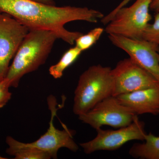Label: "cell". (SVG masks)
Wrapping results in <instances>:
<instances>
[{"instance_id":"6da1fadb","label":"cell","mask_w":159,"mask_h":159,"mask_svg":"<svg viewBox=\"0 0 159 159\" xmlns=\"http://www.w3.org/2000/svg\"><path fill=\"white\" fill-rule=\"evenodd\" d=\"M0 13L11 16L29 30L52 31L58 39L71 45L83 34L67 30L66 24L77 20L97 23L104 16L100 11L87 7H57L33 0H0Z\"/></svg>"},{"instance_id":"7a4b0ae2","label":"cell","mask_w":159,"mask_h":159,"mask_svg":"<svg viewBox=\"0 0 159 159\" xmlns=\"http://www.w3.org/2000/svg\"><path fill=\"white\" fill-rule=\"evenodd\" d=\"M57 39V34L52 31L29 30L4 79L10 87H17L24 75L36 70L45 63Z\"/></svg>"},{"instance_id":"3957f363","label":"cell","mask_w":159,"mask_h":159,"mask_svg":"<svg viewBox=\"0 0 159 159\" xmlns=\"http://www.w3.org/2000/svg\"><path fill=\"white\" fill-rule=\"evenodd\" d=\"M113 89L112 69L99 64L91 66L79 77L74 92L73 112L78 116L85 113L112 96Z\"/></svg>"},{"instance_id":"277c9868","label":"cell","mask_w":159,"mask_h":159,"mask_svg":"<svg viewBox=\"0 0 159 159\" xmlns=\"http://www.w3.org/2000/svg\"><path fill=\"white\" fill-rule=\"evenodd\" d=\"M152 0H136L132 6L110 12L100 20L107 25L104 31L132 39H142V35L152 16L149 13Z\"/></svg>"},{"instance_id":"5b68a950","label":"cell","mask_w":159,"mask_h":159,"mask_svg":"<svg viewBox=\"0 0 159 159\" xmlns=\"http://www.w3.org/2000/svg\"><path fill=\"white\" fill-rule=\"evenodd\" d=\"M138 116L128 107L121 104L116 97L103 99L85 113L78 116L80 120L96 130L103 125L115 128L130 125Z\"/></svg>"},{"instance_id":"8992f818","label":"cell","mask_w":159,"mask_h":159,"mask_svg":"<svg viewBox=\"0 0 159 159\" xmlns=\"http://www.w3.org/2000/svg\"><path fill=\"white\" fill-rule=\"evenodd\" d=\"M112 75L114 80L112 96L114 97L159 87L158 81L130 57L118 62L112 69Z\"/></svg>"},{"instance_id":"52a82bcc","label":"cell","mask_w":159,"mask_h":159,"mask_svg":"<svg viewBox=\"0 0 159 159\" xmlns=\"http://www.w3.org/2000/svg\"><path fill=\"white\" fill-rule=\"evenodd\" d=\"M145 123L136 118L130 125L116 130H97L95 139L80 145L86 154H89L98 151H114L133 140L144 141L146 134Z\"/></svg>"},{"instance_id":"ba28073f","label":"cell","mask_w":159,"mask_h":159,"mask_svg":"<svg viewBox=\"0 0 159 159\" xmlns=\"http://www.w3.org/2000/svg\"><path fill=\"white\" fill-rule=\"evenodd\" d=\"M108 37L114 46L126 52L134 62L159 82L158 45L144 39H132L115 34H108Z\"/></svg>"},{"instance_id":"9c48e42d","label":"cell","mask_w":159,"mask_h":159,"mask_svg":"<svg viewBox=\"0 0 159 159\" xmlns=\"http://www.w3.org/2000/svg\"><path fill=\"white\" fill-rule=\"evenodd\" d=\"M48 105L51 112V119L49 127L45 133L35 142L31 143H23L25 146L36 148L47 152L53 159L57 158V152L60 148H66L71 151L76 152L79 147L74 141V131L70 130L65 125L64 129L60 130L54 126V117L58 108L57 107L56 98L51 95L48 98Z\"/></svg>"},{"instance_id":"30bf717a","label":"cell","mask_w":159,"mask_h":159,"mask_svg":"<svg viewBox=\"0 0 159 159\" xmlns=\"http://www.w3.org/2000/svg\"><path fill=\"white\" fill-rule=\"evenodd\" d=\"M29 31L11 16L0 13V81L6 77L10 61Z\"/></svg>"},{"instance_id":"8fae6325","label":"cell","mask_w":159,"mask_h":159,"mask_svg":"<svg viewBox=\"0 0 159 159\" xmlns=\"http://www.w3.org/2000/svg\"><path fill=\"white\" fill-rule=\"evenodd\" d=\"M122 105L137 116L159 115V87L144 89L116 97Z\"/></svg>"},{"instance_id":"7c38bea8","label":"cell","mask_w":159,"mask_h":159,"mask_svg":"<svg viewBox=\"0 0 159 159\" xmlns=\"http://www.w3.org/2000/svg\"><path fill=\"white\" fill-rule=\"evenodd\" d=\"M6 142L8 148L6 152L13 156L15 159H49L52 158L49 154L36 148L25 146L11 136L6 138Z\"/></svg>"},{"instance_id":"4fadbf2b","label":"cell","mask_w":159,"mask_h":159,"mask_svg":"<svg viewBox=\"0 0 159 159\" xmlns=\"http://www.w3.org/2000/svg\"><path fill=\"white\" fill-rule=\"evenodd\" d=\"M145 142L134 144L129 154L135 158L159 159V137L151 133L146 134Z\"/></svg>"},{"instance_id":"5bb4252c","label":"cell","mask_w":159,"mask_h":159,"mask_svg":"<svg viewBox=\"0 0 159 159\" xmlns=\"http://www.w3.org/2000/svg\"><path fill=\"white\" fill-rule=\"evenodd\" d=\"M82 52L76 46L69 49L62 55L58 62L50 67L49 70L50 75L54 79L61 78L66 69L78 58Z\"/></svg>"},{"instance_id":"9a60e30c","label":"cell","mask_w":159,"mask_h":159,"mask_svg":"<svg viewBox=\"0 0 159 159\" xmlns=\"http://www.w3.org/2000/svg\"><path fill=\"white\" fill-rule=\"evenodd\" d=\"M104 31V29L98 27L92 29L88 33L82 34L75 41V46L83 51L91 48L99 40Z\"/></svg>"},{"instance_id":"2e32d148","label":"cell","mask_w":159,"mask_h":159,"mask_svg":"<svg viewBox=\"0 0 159 159\" xmlns=\"http://www.w3.org/2000/svg\"><path fill=\"white\" fill-rule=\"evenodd\" d=\"M142 39L156 44L159 46V12L156 13L152 24H149L145 29Z\"/></svg>"},{"instance_id":"e0dca14e","label":"cell","mask_w":159,"mask_h":159,"mask_svg":"<svg viewBox=\"0 0 159 159\" xmlns=\"http://www.w3.org/2000/svg\"><path fill=\"white\" fill-rule=\"evenodd\" d=\"M9 88L5 79L0 81V109L4 107L11 99V93L9 92Z\"/></svg>"},{"instance_id":"ac0fdd59","label":"cell","mask_w":159,"mask_h":159,"mask_svg":"<svg viewBox=\"0 0 159 159\" xmlns=\"http://www.w3.org/2000/svg\"><path fill=\"white\" fill-rule=\"evenodd\" d=\"M150 9L155 13L159 12V0H152L150 4Z\"/></svg>"},{"instance_id":"d6986e66","label":"cell","mask_w":159,"mask_h":159,"mask_svg":"<svg viewBox=\"0 0 159 159\" xmlns=\"http://www.w3.org/2000/svg\"><path fill=\"white\" fill-rule=\"evenodd\" d=\"M130 1H131V0H123L113 10L111 11L110 13H114V12L117 11V10H119V9H121L122 7H125Z\"/></svg>"},{"instance_id":"ffe728a7","label":"cell","mask_w":159,"mask_h":159,"mask_svg":"<svg viewBox=\"0 0 159 159\" xmlns=\"http://www.w3.org/2000/svg\"><path fill=\"white\" fill-rule=\"evenodd\" d=\"M39 2L44 3V4H48V5H55L53 0H33Z\"/></svg>"},{"instance_id":"44dd1931","label":"cell","mask_w":159,"mask_h":159,"mask_svg":"<svg viewBox=\"0 0 159 159\" xmlns=\"http://www.w3.org/2000/svg\"><path fill=\"white\" fill-rule=\"evenodd\" d=\"M6 158H5L3 157H1V156H0V159H6Z\"/></svg>"},{"instance_id":"7402d4cb","label":"cell","mask_w":159,"mask_h":159,"mask_svg":"<svg viewBox=\"0 0 159 159\" xmlns=\"http://www.w3.org/2000/svg\"><path fill=\"white\" fill-rule=\"evenodd\" d=\"M158 52L159 57V49H158Z\"/></svg>"}]
</instances>
